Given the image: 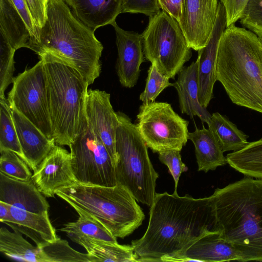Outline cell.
Instances as JSON below:
<instances>
[{"label": "cell", "mask_w": 262, "mask_h": 262, "mask_svg": "<svg viewBox=\"0 0 262 262\" xmlns=\"http://www.w3.org/2000/svg\"><path fill=\"white\" fill-rule=\"evenodd\" d=\"M38 248L45 262H95L92 256L74 250L67 241L58 237Z\"/></svg>", "instance_id": "cell-31"}, {"label": "cell", "mask_w": 262, "mask_h": 262, "mask_svg": "<svg viewBox=\"0 0 262 262\" xmlns=\"http://www.w3.org/2000/svg\"><path fill=\"white\" fill-rule=\"evenodd\" d=\"M9 205L13 219L7 225L13 231L25 235L38 247L57 238L55 229L49 219L48 211L36 213Z\"/></svg>", "instance_id": "cell-21"}, {"label": "cell", "mask_w": 262, "mask_h": 262, "mask_svg": "<svg viewBox=\"0 0 262 262\" xmlns=\"http://www.w3.org/2000/svg\"><path fill=\"white\" fill-rule=\"evenodd\" d=\"M15 152L25 161L13 121L12 111L8 99L0 98V151Z\"/></svg>", "instance_id": "cell-30"}, {"label": "cell", "mask_w": 262, "mask_h": 262, "mask_svg": "<svg viewBox=\"0 0 262 262\" xmlns=\"http://www.w3.org/2000/svg\"><path fill=\"white\" fill-rule=\"evenodd\" d=\"M220 0H184L178 23L189 47L198 51L208 43L216 18Z\"/></svg>", "instance_id": "cell-12"}, {"label": "cell", "mask_w": 262, "mask_h": 262, "mask_svg": "<svg viewBox=\"0 0 262 262\" xmlns=\"http://www.w3.org/2000/svg\"><path fill=\"white\" fill-rule=\"evenodd\" d=\"M37 43V52L39 43V33L34 24L26 0H11Z\"/></svg>", "instance_id": "cell-38"}, {"label": "cell", "mask_w": 262, "mask_h": 262, "mask_svg": "<svg viewBox=\"0 0 262 262\" xmlns=\"http://www.w3.org/2000/svg\"><path fill=\"white\" fill-rule=\"evenodd\" d=\"M56 194L77 212L103 225L115 237L124 238L142 223L145 215L125 187L79 183L58 189Z\"/></svg>", "instance_id": "cell-6"}, {"label": "cell", "mask_w": 262, "mask_h": 262, "mask_svg": "<svg viewBox=\"0 0 262 262\" xmlns=\"http://www.w3.org/2000/svg\"><path fill=\"white\" fill-rule=\"evenodd\" d=\"M12 83L7 98L11 108L26 117L48 138H54L43 60L40 59L34 66L19 74Z\"/></svg>", "instance_id": "cell-10"}, {"label": "cell", "mask_w": 262, "mask_h": 262, "mask_svg": "<svg viewBox=\"0 0 262 262\" xmlns=\"http://www.w3.org/2000/svg\"><path fill=\"white\" fill-rule=\"evenodd\" d=\"M184 0H159L162 10L174 18L178 23L180 21Z\"/></svg>", "instance_id": "cell-41"}, {"label": "cell", "mask_w": 262, "mask_h": 262, "mask_svg": "<svg viewBox=\"0 0 262 262\" xmlns=\"http://www.w3.org/2000/svg\"><path fill=\"white\" fill-rule=\"evenodd\" d=\"M178 75L173 86L177 91L181 113L191 118L198 116L203 123L208 124L211 115L201 105L199 98L198 60L184 67Z\"/></svg>", "instance_id": "cell-20"}, {"label": "cell", "mask_w": 262, "mask_h": 262, "mask_svg": "<svg viewBox=\"0 0 262 262\" xmlns=\"http://www.w3.org/2000/svg\"><path fill=\"white\" fill-rule=\"evenodd\" d=\"M211 197L215 229L240 261H262V180L246 177L216 188Z\"/></svg>", "instance_id": "cell-2"}, {"label": "cell", "mask_w": 262, "mask_h": 262, "mask_svg": "<svg viewBox=\"0 0 262 262\" xmlns=\"http://www.w3.org/2000/svg\"><path fill=\"white\" fill-rule=\"evenodd\" d=\"M142 37L145 58L170 79H174L191 57L192 49L178 22L165 11L149 17Z\"/></svg>", "instance_id": "cell-8"}, {"label": "cell", "mask_w": 262, "mask_h": 262, "mask_svg": "<svg viewBox=\"0 0 262 262\" xmlns=\"http://www.w3.org/2000/svg\"><path fill=\"white\" fill-rule=\"evenodd\" d=\"M136 124L142 139L154 152L180 151L188 140L189 122L164 102L144 103L139 108Z\"/></svg>", "instance_id": "cell-9"}, {"label": "cell", "mask_w": 262, "mask_h": 262, "mask_svg": "<svg viewBox=\"0 0 262 262\" xmlns=\"http://www.w3.org/2000/svg\"><path fill=\"white\" fill-rule=\"evenodd\" d=\"M60 230L65 232L71 240L76 238L86 237L98 240L118 243L116 237L98 222L82 215L75 222L64 225Z\"/></svg>", "instance_id": "cell-29"}, {"label": "cell", "mask_w": 262, "mask_h": 262, "mask_svg": "<svg viewBox=\"0 0 262 262\" xmlns=\"http://www.w3.org/2000/svg\"><path fill=\"white\" fill-rule=\"evenodd\" d=\"M111 25L116 37L118 58L116 67L119 80L123 86L132 88L137 83L140 66L144 61L142 34L123 30L116 21Z\"/></svg>", "instance_id": "cell-16"}, {"label": "cell", "mask_w": 262, "mask_h": 262, "mask_svg": "<svg viewBox=\"0 0 262 262\" xmlns=\"http://www.w3.org/2000/svg\"><path fill=\"white\" fill-rule=\"evenodd\" d=\"M69 147L72 168L78 183L106 187L117 184L114 162L88 122Z\"/></svg>", "instance_id": "cell-11"}, {"label": "cell", "mask_w": 262, "mask_h": 262, "mask_svg": "<svg viewBox=\"0 0 262 262\" xmlns=\"http://www.w3.org/2000/svg\"><path fill=\"white\" fill-rule=\"evenodd\" d=\"M72 241L83 247L94 258L95 262L139 261V256L131 245L86 237L76 238Z\"/></svg>", "instance_id": "cell-25"}, {"label": "cell", "mask_w": 262, "mask_h": 262, "mask_svg": "<svg viewBox=\"0 0 262 262\" xmlns=\"http://www.w3.org/2000/svg\"><path fill=\"white\" fill-rule=\"evenodd\" d=\"M208 126L223 152L238 151L249 143L247 135L226 116L218 112L211 115Z\"/></svg>", "instance_id": "cell-27"}, {"label": "cell", "mask_w": 262, "mask_h": 262, "mask_svg": "<svg viewBox=\"0 0 262 262\" xmlns=\"http://www.w3.org/2000/svg\"><path fill=\"white\" fill-rule=\"evenodd\" d=\"M261 40H262V38H261Z\"/></svg>", "instance_id": "cell-44"}, {"label": "cell", "mask_w": 262, "mask_h": 262, "mask_svg": "<svg viewBox=\"0 0 262 262\" xmlns=\"http://www.w3.org/2000/svg\"><path fill=\"white\" fill-rule=\"evenodd\" d=\"M34 24L38 30L43 26L47 18L49 0H26Z\"/></svg>", "instance_id": "cell-40"}, {"label": "cell", "mask_w": 262, "mask_h": 262, "mask_svg": "<svg viewBox=\"0 0 262 262\" xmlns=\"http://www.w3.org/2000/svg\"><path fill=\"white\" fill-rule=\"evenodd\" d=\"M249 0H224L222 2L225 7L227 27L239 20Z\"/></svg>", "instance_id": "cell-39"}, {"label": "cell", "mask_w": 262, "mask_h": 262, "mask_svg": "<svg viewBox=\"0 0 262 262\" xmlns=\"http://www.w3.org/2000/svg\"><path fill=\"white\" fill-rule=\"evenodd\" d=\"M39 190L45 196L54 198L56 191L78 183L73 170L71 152L55 145L32 174Z\"/></svg>", "instance_id": "cell-13"}, {"label": "cell", "mask_w": 262, "mask_h": 262, "mask_svg": "<svg viewBox=\"0 0 262 262\" xmlns=\"http://www.w3.org/2000/svg\"><path fill=\"white\" fill-rule=\"evenodd\" d=\"M0 32L16 50L27 48L35 52L37 43L11 0H0Z\"/></svg>", "instance_id": "cell-23"}, {"label": "cell", "mask_w": 262, "mask_h": 262, "mask_svg": "<svg viewBox=\"0 0 262 262\" xmlns=\"http://www.w3.org/2000/svg\"><path fill=\"white\" fill-rule=\"evenodd\" d=\"M83 24L96 29L116 21L121 13L122 0H63Z\"/></svg>", "instance_id": "cell-22"}, {"label": "cell", "mask_w": 262, "mask_h": 262, "mask_svg": "<svg viewBox=\"0 0 262 262\" xmlns=\"http://www.w3.org/2000/svg\"><path fill=\"white\" fill-rule=\"evenodd\" d=\"M215 231L211 195L195 199L156 193L146 231L131 246L139 261H175L199 238Z\"/></svg>", "instance_id": "cell-1"}, {"label": "cell", "mask_w": 262, "mask_h": 262, "mask_svg": "<svg viewBox=\"0 0 262 262\" xmlns=\"http://www.w3.org/2000/svg\"><path fill=\"white\" fill-rule=\"evenodd\" d=\"M15 51L5 36L0 32V98H5V91L14 80V56Z\"/></svg>", "instance_id": "cell-32"}, {"label": "cell", "mask_w": 262, "mask_h": 262, "mask_svg": "<svg viewBox=\"0 0 262 262\" xmlns=\"http://www.w3.org/2000/svg\"><path fill=\"white\" fill-rule=\"evenodd\" d=\"M161 9L159 0H122L121 13H142L150 17Z\"/></svg>", "instance_id": "cell-37"}, {"label": "cell", "mask_w": 262, "mask_h": 262, "mask_svg": "<svg viewBox=\"0 0 262 262\" xmlns=\"http://www.w3.org/2000/svg\"><path fill=\"white\" fill-rule=\"evenodd\" d=\"M239 21L245 28L262 38V0H249Z\"/></svg>", "instance_id": "cell-35"}, {"label": "cell", "mask_w": 262, "mask_h": 262, "mask_svg": "<svg viewBox=\"0 0 262 262\" xmlns=\"http://www.w3.org/2000/svg\"><path fill=\"white\" fill-rule=\"evenodd\" d=\"M47 75V98L53 137L70 146L88 124L86 102L89 85L74 68L47 53L38 55Z\"/></svg>", "instance_id": "cell-5"}, {"label": "cell", "mask_w": 262, "mask_h": 262, "mask_svg": "<svg viewBox=\"0 0 262 262\" xmlns=\"http://www.w3.org/2000/svg\"><path fill=\"white\" fill-rule=\"evenodd\" d=\"M14 125L25 162L35 172L55 145L54 139L48 138L26 117L11 108Z\"/></svg>", "instance_id": "cell-17"}, {"label": "cell", "mask_w": 262, "mask_h": 262, "mask_svg": "<svg viewBox=\"0 0 262 262\" xmlns=\"http://www.w3.org/2000/svg\"><path fill=\"white\" fill-rule=\"evenodd\" d=\"M221 2H223L224 0H220Z\"/></svg>", "instance_id": "cell-43"}, {"label": "cell", "mask_w": 262, "mask_h": 262, "mask_svg": "<svg viewBox=\"0 0 262 262\" xmlns=\"http://www.w3.org/2000/svg\"><path fill=\"white\" fill-rule=\"evenodd\" d=\"M33 181H22L0 172V201L33 213L48 211L50 205Z\"/></svg>", "instance_id": "cell-18"}, {"label": "cell", "mask_w": 262, "mask_h": 262, "mask_svg": "<svg viewBox=\"0 0 262 262\" xmlns=\"http://www.w3.org/2000/svg\"><path fill=\"white\" fill-rule=\"evenodd\" d=\"M160 161L166 165L172 175L174 181V191L177 193V187L181 173L188 170L187 167L182 162L180 151L176 150H169L159 152Z\"/></svg>", "instance_id": "cell-36"}, {"label": "cell", "mask_w": 262, "mask_h": 262, "mask_svg": "<svg viewBox=\"0 0 262 262\" xmlns=\"http://www.w3.org/2000/svg\"><path fill=\"white\" fill-rule=\"evenodd\" d=\"M229 165L247 177L262 179V139L227 154Z\"/></svg>", "instance_id": "cell-28"}, {"label": "cell", "mask_w": 262, "mask_h": 262, "mask_svg": "<svg viewBox=\"0 0 262 262\" xmlns=\"http://www.w3.org/2000/svg\"><path fill=\"white\" fill-rule=\"evenodd\" d=\"M13 218L10 212L9 204L0 201V221L7 224L11 223Z\"/></svg>", "instance_id": "cell-42"}, {"label": "cell", "mask_w": 262, "mask_h": 262, "mask_svg": "<svg viewBox=\"0 0 262 262\" xmlns=\"http://www.w3.org/2000/svg\"><path fill=\"white\" fill-rule=\"evenodd\" d=\"M110 98V94L104 91L88 90L86 113L89 125L103 143L115 167L117 161L115 139L119 120Z\"/></svg>", "instance_id": "cell-14"}, {"label": "cell", "mask_w": 262, "mask_h": 262, "mask_svg": "<svg viewBox=\"0 0 262 262\" xmlns=\"http://www.w3.org/2000/svg\"><path fill=\"white\" fill-rule=\"evenodd\" d=\"M0 152V172L19 180L29 181L31 179V169L18 155L9 150Z\"/></svg>", "instance_id": "cell-33"}, {"label": "cell", "mask_w": 262, "mask_h": 262, "mask_svg": "<svg viewBox=\"0 0 262 262\" xmlns=\"http://www.w3.org/2000/svg\"><path fill=\"white\" fill-rule=\"evenodd\" d=\"M169 78L161 73L155 63H151L148 70L145 89L139 96L144 103L155 101L159 94L166 88L173 86Z\"/></svg>", "instance_id": "cell-34"}, {"label": "cell", "mask_w": 262, "mask_h": 262, "mask_svg": "<svg viewBox=\"0 0 262 262\" xmlns=\"http://www.w3.org/2000/svg\"><path fill=\"white\" fill-rule=\"evenodd\" d=\"M216 77L231 101L262 114V40L250 30L227 27L219 43Z\"/></svg>", "instance_id": "cell-3"}, {"label": "cell", "mask_w": 262, "mask_h": 262, "mask_svg": "<svg viewBox=\"0 0 262 262\" xmlns=\"http://www.w3.org/2000/svg\"><path fill=\"white\" fill-rule=\"evenodd\" d=\"M188 138L195 147L198 171L207 172L227 163L219 144L210 130L204 125L202 129L196 128L194 132H189Z\"/></svg>", "instance_id": "cell-24"}, {"label": "cell", "mask_w": 262, "mask_h": 262, "mask_svg": "<svg viewBox=\"0 0 262 262\" xmlns=\"http://www.w3.org/2000/svg\"><path fill=\"white\" fill-rule=\"evenodd\" d=\"M0 251L12 259L27 262H45L40 249L34 246L18 231L0 229Z\"/></svg>", "instance_id": "cell-26"}, {"label": "cell", "mask_w": 262, "mask_h": 262, "mask_svg": "<svg viewBox=\"0 0 262 262\" xmlns=\"http://www.w3.org/2000/svg\"><path fill=\"white\" fill-rule=\"evenodd\" d=\"M241 261L235 249L219 231H210L195 242L175 261Z\"/></svg>", "instance_id": "cell-19"}, {"label": "cell", "mask_w": 262, "mask_h": 262, "mask_svg": "<svg viewBox=\"0 0 262 262\" xmlns=\"http://www.w3.org/2000/svg\"><path fill=\"white\" fill-rule=\"evenodd\" d=\"M94 32L75 16L63 0H49L36 53L52 55L76 70L92 84L101 73L103 49Z\"/></svg>", "instance_id": "cell-4"}, {"label": "cell", "mask_w": 262, "mask_h": 262, "mask_svg": "<svg viewBox=\"0 0 262 262\" xmlns=\"http://www.w3.org/2000/svg\"><path fill=\"white\" fill-rule=\"evenodd\" d=\"M227 28L225 7L220 1L216 18L212 34L207 45L198 51L199 101L207 108L213 98V87L217 81L216 62L220 38Z\"/></svg>", "instance_id": "cell-15"}, {"label": "cell", "mask_w": 262, "mask_h": 262, "mask_svg": "<svg viewBox=\"0 0 262 262\" xmlns=\"http://www.w3.org/2000/svg\"><path fill=\"white\" fill-rule=\"evenodd\" d=\"M115 172L117 184L127 188L139 202L149 207L155 195L158 173L150 161L147 146L136 124L121 112H116Z\"/></svg>", "instance_id": "cell-7"}]
</instances>
